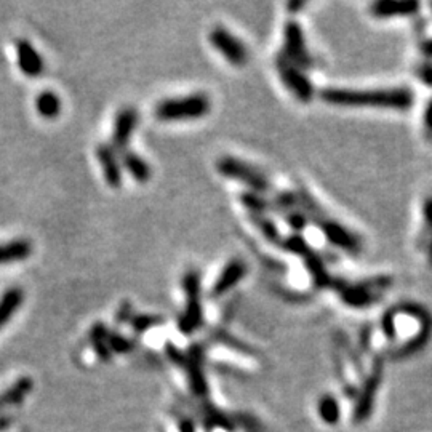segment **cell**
<instances>
[{
	"label": "cell",
	"instance_id": "5b68a950",
	"mask_svg": "<svg viewBox=\"0 0 432 432\" xmlns=\"http://www.w3.org/2000/svg\"><path fill=\"white\" fill-rule=\"evenodd\" d=\"M280 56L301 71L312 66V58L307 51L304 32H302L301 24L293 19L283 27V50Z\"/></svg>",
	"mask_w": 432,
	"mask_h": 432
},
{
	"label": "cell",
	"instance_id": "7c38bea8",
	"mask_svg": "<svg viewBox=\"0 0 432 432\" xmlns=\"http://www.w3.org/2000/svg\"><path fill=\"white\" fill-rule=\"evenodd\" d=\"M96 157H98L101 171L108 186L112 189L122 186V163H120L119 154L109 144H101L96 149Z\"/></svg>",
	"mask_w": 432,
	"mask_h": 432
},
{
	"label": "cell",
	"instance_id": "ba28073f",
	"mask_svg": "<svg viewBox=\"0 0 432 432\" xmlns=\"http://www.w3.org/2000/svg\"><path fill=\"white\" fill-rule=\"evenodd\" d=\"M138 127V110L134 108H123L115 115L112 134H110V147L117 154L127 151L130 139Z\"/></svg>",
	"mask_w": 432,
	"mask_h": 432
},
{
	"label": "cell",
	"instance_id": "52a82bcc",
	"mask_svg": "<svg viewBox=\"0 0 432 432\" xmlns=\"http://www.w3.org/2000/svg\"><path fill=\"white\" fill-rule=\"evenodd\" d=\"M277 71L283 85L291 91L293 96L302 101V103H309L312 96H314V86L304 75V72L290 64L282 56L277 58Z\"/></svg>",
	"mask_w": 432,
	"mask_h": 432
},
{
	"label": "cell",
	"instance_id": "277c9868",
	"mask_svg": "<svg viewBox=\"0 0 432 432\" xmlns=\"http://www.w3.org/2000/svg\"><path fill=\"white\" fill-rule=\"evenodd\" d=\"M216 170L223 176L229 178V180L242 182V184L250 187V191L253 192L264 194V192L271 189V182H269L267 176L261 170H258L256 167H253L252 163L240 160V158L230 156L221 157L216 162Z\"/></svg>",
	"mask_w": 432,
	"mask_h": 432
},
{
	"label": "cell",
	"instance_id": "83f0119b",
	"mask_svg": "<svg viewBox=\"0 0 432 432\" xmlns=\"http://www.w3.org/2000/svg\"><path fill=\"white\" fill-rule=\"evenodd\" d=\"M422 218H424V240L427 258L432 263V197L424 200L422 205Z\"/></svg>",
	"mask_w": 432,
	"mask_h": 432
},
{
	"label": "cell",
	"instance_id": "30bf717a",
	"mask_svg": "<svg viewBox=\"0 0 432 432\" xmlns=\"http://www.w3.org/2000/svg\"><path fill=\"white\" fill-rule=\"evenodd\" d=\"M319 224L326 240H328L330 243H333L335 247L349 253H357L360 250V240L357 239V235L350 232L349 229H346L344 226L326 218L322 219Z\"/></svg>",
	"mask_w": 432,
	"mask_h": 432
},
{
	"label": "cell",
	"instance_id": "d590c367",
	"mask_svg": "<svg viewBox=\"0 0 432 432\" xmlns=\"http://www.w3.org/2000/svg\"><path fill=\"white\" fill-rule=\"evenodd\" d=\"M10 424H12V418H10V416H0V431L7 429Z\"/></svg>",
	"mask_w": 432,
	"mask_h": 432
},
{
	"label": "cell",
	"instance_id": "2e32d148",
	"mask_svg": "<svg viewBox=\"0 0 432 432\" xmlns=\"http://www.w3.org/2000/svg\"><path fill=\"white\" fill-rule=\"evenodd\" d=\"M119 157H120V163H122V170L128 171L138 182L144 184V182H147L149 180H151V175H152L151 167H149V163L144 160L141 156H138L136 152L128 151L127 149V151L119 154Z\"/></svg>",
	"mask_w": 432,
	"mask_h": 432
},
{
	"label": "cell",
	"instance_id": "8fae6325",
	"mask_svg": "<svg viewBox=\"0 0 432 432\" xmlns=\"http://www.w3.org/2000/svg\"><path fill=\"white\" fill-rule=\"evenodd\" d=\"M16 58L19 71L26 77H29V79H36V77L42 75L43 71H45L43 58L29 40L19 38L16 42Z\"/></svg>",
	"mask_w": 432,
	"mask_h": 432
},
{
	"label": "cell",
	"instance_id": "ffe728a7",
	"mask_svg": "<svg viewBox=\"0 0 432 432\" xmlns=\"http://www.w3.org/2000/svg\"><path fill=\"white\" fill-rule=\"evenodd\" d=\"M23 300L24 291L18 287L8 288V290L3 293V296L0 298V328L8 324L12 315L19 309V306L23 304Z\"/></svg>",
	"mask_w": 432,
	"mask_h": 432
},
{
	"label": "cell",
	"instance_id": "f1b7e54d",
	"mask_svg": "<svg viewBox=\"0 0 432 432\" xmlns=\"http://www.w3.org/2000/svg\"><path fill=\"white\" fill-rule=\"evenodd\" d=\"M130 324H132L134 331H139V333H143V331L152 328V326L162 325L163 319L158 315H149V314L133 315L132 319H130Z\"/></svg>",
	"mask_w": 432,
	"mask_h": 432
},
{
	"label": "cell",
	"instance_id": "d6a6232c",
	"mask_svg": "<svg viewBox=\"0 0 432 432\" xmlns=\"http://www.w3.org/2000/svg\"><path fill=\"white\" fill-rule=\"evenodd\" d=\"M424 128L427 133L432 134V101L424 110Z\"/></svg>",
	"mask_w": 432,
	"mask_h": 432
},
{
	"label": "cell",
	"instance_id": "6da1fadb",
	"mask_svg": "<svg viewBox=\"0 0 432 432\" xmlns=\"http://www.w3.org/2000/svg\"><path fill=\"white\" fill-rule=\"evenodd\" d=\"M325 103L343 108H378V109H408L413 96L407 88L389 90H344L326 88L320 93Z\"/></svg>",
	"mask_w": 432,
	"mask_h": 432
},
{
	"label": "cell",
	"instance_id": "8992f818",
	"mask_svg": "<svg viewBox=\"0 0 432 432\" xmlns=\"http://www.w3.org/2000/svg\"><path fill=\"white\" fill-rule=\"evenodd\" d=\"M210 42L226 58V61L230 66L242 67L248 61V51L243 43L223 26H216L210 32Z\"/></svg>",
	"mask_w": 432,
	"mask_h": 432
},
{
	"label": "cell",
	"instance_id": "603a6c76",
	"mask_svg": "<svg viewBox=\"0 0 432 432\" xmlns=\"http://www.w3.org/2000/svg\"><path fill=\"white\" fill-rule=\"evenodd\" d=\"M90 339L93 343V348L96 354L99 355L101 360H109L110 359V349L108 346V328L103 324H95L91 326L90 331Z\"/></svg>",
	"mask_w": 432,
	"mask_h": 432
},
{
	"label": "cell",
	"instance_id": "cb8c5ba5",
	"mask_svg": "<svg viewBox=\"0 0 432 432\" xmlns=\"http://www.w3.org/2000/svg\"><path fill=\"white\" fill-rule=\"evenodd\" d=\"M250 219L253 221V224L256 226L259 232L263 234V237L269 240L271 243H280V232H278L276 223L272 219H269L266 215H250Z\"/></svg>",
	"mask_w": 432,
	"mask_h": 432
},
{
	"label": "cell",
	"instance_id": "9a60e30c",
	"mask_svg": "<svg viewBox=\"0 0 432 432\" xmlns=\"http://www.w3.org/2000/svg\"><path fill=\"white\" fill-rule=\"evenodd\" d=\"M184 368L187 372V378H189L192 392L204 396L206 392V381L204 373H202V349L199 346L191 349Z\"/></svg>",
	"mask_w": 432,
	"mask_h": 432
},
{
	"label": "cell",
	"instance_id": "f546056e",
	"mask_svg": "<svg viewBox=\"0 0 432 432\" xmlns=\"http://www.w3.org/2000/svg\"><path fill=\"white\" fill-rule=\"evenodd\" d=\"M285 218H287L288 226H290L293 230H298V232L306 228L307 219H309L301 210H288Z\"/></svg>",
	"mask_w": 432,
	"mask_h": 432
},
{
	"label": "cell",
	"instance_id": "d4e9b609",
	"mask_svg": "<svg viewBox=\"0 0 432 432\" xmlns=\"http://www.w3.org/2000/svg\"><path fill=\"white\" fill-rule=\"evenodd\" d=\"M240 202H242L245 208L250 210V215H264L271 208L269 200L264 197V194H259V192H243L240 195Z\"/></svg>",
	"mask_w": 432,
	"mask_h": 432
},
{
	"label": "cell",
	"instance_id": "4316f807",
	"mask_svg": "<svg viewBox=\"0 0 432 432\" xmlns=\"http://www.w3.org/2000/svg\"><path fill=\"white\" fill-rule=\"evenodd\" d=\"M280 243H282L283 250H287L288 253L296 254V256L306 258L307 254L312 253L309 243H307L306 239L300 234H293V235H290V237H287L285 240H282Z\"/></svg>",
	"mask_w": 432,
	"mask_h": 432
},
{
	"label": "cell",
	"instance_id": "836d02e7",
	"mask_svg": "<svg viewBox=\"0 0 432 432\" xmlns=\"http://www.w3.org/2000/svg\"><path fill=\"white\" fill-rule=\"evenodd\" d=\"M180 431H181V432H195L194 422L189 421V420L181 421V424H180Z\"/></svg>",
	"mask_w": 432,
	"mask_h": 432
},
{
	"label": "cell",
	"instance_id": "1f68e13d",
	"mask_svg": "<svg viewBox=\"0 0 432 432\" xmlns=\"http://www.w3.org/2000/svg\"><path fill=\"white\" fill-rule=\"evenodd\" d=\"M167 355L168 357H170V360L175 365H178V367H186V362H187V355H184L181 352L180 349L176 348L175 344H171V343H168L167 344Z\"/></svg>",
	"mask_w": 432,
	"mask_h": 432
},
{
	"label": "cell",
	"instance_id": "d6986e66",
	"mask_svg": "<svg viewBox=\"0 0 432 432\" xmlns=\"http://www.w3.org/2000/svg\"><path fill=\"white\" fill-rule=\"evenodd\" d=\"M420 5L415 2H376L372 5V13L378 18H394V16H408L418 10Z\"/></svg>",
	"mask_w": 432,
	"mask_h": 432
},
{
	"label": "cell",
	"instance_id": "9c48e42d",
	"mask_svg": "<svg viewBox=\"0 0 432 432\" xmlns=\"http://www.w3.org/2000/svg\"><path fill=\"white\" fill-rule=\"evenodd\" d=\"M335 287H338L341 300H343L346 304L352 306V307H365L378 300L379 288L384 287V283L374 280V283L365 282V283H355V285L339 283V285H335Z\"/></svg>",
	"mask_w": 432,
	"mask_h": 432
},
{
	"label": "cell",
	"instance_id": "7402d4cb",
	"mask_svg": "<svg viewBox=\"0 0 432 432\" xmlns=\"http://www.w3.org/2000/svg\"><path fill=\"white\" fill-rule=\"evenodd\" d=\"M304 264L315 287L325 288V287L333 285V280H331L328 271L325 269L324 261H322V259L317 256L314 252H312L311 254H307V256L304 258Z\"/></svg>",
	"mask_w": 432,
	"mask_h": 432
},
{
	"label": "cell",
	"instance_id": "4dcf8cb0",
	"mask_svg": "<svg viewBox=\"0 0 432 432\" xmlns=\"http://www.w3.org/2000/svg\"><path fill=\"white\" fill-rule=\"evenodd\" d=\"M108 346L110 350L114 352H128L132 349V343L127 338H123L122 335H114V333H108Z\"/></svg>",
	"mask_w": 432,
	"mask_h": 432
},
{
	"label": "cell",
	"instance_id": "ac0fdd59",
	"mask_svg": "<svg viewBox=\"0 0 432 432\" xmlns=\"http://www.w3.org/2000/svg\"><path fill=\"white\" fill-rule=\"evenodd\" d=\"M32 389V379L24 376L19 378L16 383H13L7 391L0 394V411L7 410L10 407L19 405L24 400V397L31 392Z\"/></svg>",
	"mask_w": 432,
	"mask_h": 432
},
{
	"label": "cell",
	"instance_id": "8d00e7d4",
	"mask_svg": "<svg viewBox=\"0 0 432 432\" xmlns=\"http://www.w3.org/2000/svg\"><path fill=\"white\" fill-rule=\"evenodd\" d=\"M422 48H424V53H426V55L432 56V40L426 42V43H424V47H422Z\"/></svg>",
	"mask_w": 432,
	"mask_h": 432
},
{
	"label": "cell",
	"instance_id": "7a4b0ae2",
	"mask_svg": "<svg viewBox=\"0 0 432 432\" xmlns=\"http://www.w3.org/2000/svg\"><path fill=\"white\" fill-rule=\"evenodd\" d=\"M211 109V101L205 93H192L178 98L163 99L156 106L154 115L162 122H181L205 117Z\"/></svg>",
	"mask_w": 432,
	"mask_h": 432
},
{
	"label": "cell",
	"instance_id": "44dd1931",
	"mask_svg": "<svg viewBox=\"0 0 432 432\" xmlns=\"http://www.w3.org/2000/svg\"><path fill=\"white\" fill-rule=\"evenodd\" d=\"M61 98L58 96L55 91L51 90H45L42 93L37 95L36 98V109L40 117L47 119V120H53L56 119L58 115L61 114Z\"/></svg>",
	"mask_w": 432,
	"mask_h": 432
},
{
	"label": "cell",
	"instance_id": "4fadbf2b",
	"mask_svg": "<svg viewBox=\"0 0 432 432\" xmlns=\"http://www.w3.org/2000/svg\"><path fill=\"white\" fill-rule=\"evenodd\" d=\"M379 383H381V370L376 368L373 370V373L367 378V381H365L362 386V391H360V396L357 398L354 410L355 422H363L370 415H372L374 397H376Z\"/></svg>",
	"mask_w": 432,
	"mask_h": 432
},
{
	"label": "cell",
	"instance_id": "e0dca14e",
	"mask_svg": "<svg viewBox=\"0 0 432 432\" xmlns=\"http://www.w3.org/2000/svg\"><path fill=\"white\" fill-rule=\"evenodd\" d=\"M32 243L26 239L12 240V242L0 245V264L24 261L31 256Z\"/></svg>",
	"mask_w": 432,
	"mask_h": 432
},
{
	"label": "cell",
	"instance_id": "484cf974",
	"mask_svg": "<svg viewBox=\"0 0 432 432\" xmlns=\"http://www.w3.org/2000/svg\"><path fill=\"white\" fill-rule=\"evenodd\" d=\"M319 415L326 424H336L339 421V403L335 397L325 396L319 402Z\"/></svg>",
	"mask_w": 432,
	"mask_h": 432
},
{
	"label": "cell",
	"instance_id": "5bb4252c",
	"mask_svg": "<svg viewBox=\"0 0 432 432\" xmlns=\"http://www.w3.org/2000/svg\"><path fill=\"white\" fill-rule=\"evenodd\" d=\"M245 274H247V264L239 258L230 259V261L223 267V271H221L218 278H216L215 285L211 287V296L219 298L226 295V293L232 290L234 287L239 285V282L245 277Z\"/></svg>",
	"mask_w": 432,
	"mask_h": 432
},
{
	"label": "cell",
	"instance_id": "e575fe53",
	"mask_svg": "<svg viewBox=\"0 0 432 432\" xmlns=\"http://www.w3.org/2000/svg\"><path fill=\"white\" fill-rule=\"evenodd\" d=\"M302 7H306V2H290V3H287V8L290 10L291 13H296V12H300V10L302 8Z\"/></svg>",
	"mask_w": 432,
	"mask_h": 432
},
{
	"label": "cell",
	"instance_id": "3957f363",
	"mask_svg": "<svg viewBox=\"0 0 432 432\" xmlns=\"http://www.w3.org/2000/svg\"><path fill=\"white\" fill-rule=\"evenodd\" d=\"M182 290L186 293V306L184 312L178 319V328L181 333L191 335L204 324V311H202L200 301V274L197 271H187L182 277Z\"/></svg>",
	"mask_w": 432,
	"mask_h": 432
}]
</instances>
